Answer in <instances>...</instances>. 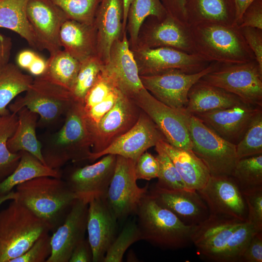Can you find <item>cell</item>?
Here are the masks:
<instances>
[{
  "instance_id": "cell-1",
  "label": "cell",
  "mask_w": 262,
  "mask_h": 262,
  "mask_svg": "<svg viewBox=\"0 0 262 262\" xmlns=\"http://www.w3.org/2000/svg\"><path fill=\"white\" fill-rule=\"evenodd\" d=\"M15 188L16 199L45 222L52 232L62 223L77 199L61 178L38 177Z\"/></svg>"
},
{
  "instance_id": "cell-2",
  "label": "cell",
  "mask_w": 262,
  "mask_h": 262,
  "mask_svg": "<svg viewBox=\"0 0 262 262\" xmlns=\"http://www.w3.org/2000/svg\"><path fill=\"white\" fill-rule=\"evenodd\" d=\"M94 142V129L83 104L73 101L66 113L65 123L42 150L46 164L59 169L69 161L89 160Z\"/></svg>"
},
{
  "instance_id": "cell-3",
  "label": "cell",
  "mask_w": 262,
  "mask_h": 262,
  "mask_svg": "<svg viewBox=\"0 0 262 262\" xmlns=\"http://www.w3.org/2000/svg\"><path fill=\"white\" fill-rule=\"evenodd\" d=\"M190 27L195 54L210 63L230 65L256 60L236 25L204 23Z\"/></svg>"
},
{
  "instance_id": "cell-4",
  "label": "cell",
  "mask_w": 262,
  "mask_h": 262,
  "mask_svg": "<svg viewBox=\"0 0 262 262\" xmlns=\"http://www.w3.org/2000/svg\"><path fill=\"white\" fill-rule=\"evenodd\" d=\"M49 226L16 199L0 211V262L23 254Z\"/></svg>"
},
{
  "instance_id": "cell-5",
  "label": "cell",
  "mask_w": 262,
  "mask_h": 262,
  "mask_svg": "<svg viewBox=\"0 0 262 262\" xmlns=\"http://www.w3.org/2000/svg\"><path fill=\"white\" fill-rule=\"evenodd\" d=\"M142 240L162 248H182L191 242L194 226L184 224L175 214L160 206L148 194L136 211Z\"/></svg>"
},
{
  "instance_id": "cell-6",
  "label": "cell",
  "mask_w": 262,
  "mask_h": 262,
  "mask_svg": "<svg viewBox=\"0 0 262 262\" xmlns=\"http://www.w3.org/2000/svg\"><path fill=\"white\" fill-rule=\"evenodd\" d=\"M192 151L207 167L212 176H231L238 159L236 145L217 134L195 115L187 114Z\"/></svg>"
},
{
  "instance_id": "cell-7",
  "label": "cell",
  "mask_w": 262,
  "mask_h": 262,
  "mask_svg": "<svg viewBox=\"0 0 262 262\" xmlns=\"http://www.w3.org/2000/svg\"><path fill=\"white\" fill-rule=\"evenodd\" d=\"M240 98L246 103L262 107V69L256 60L242 64L217 63L201 79Z\"/></svg>"
},
{
  "instance_id": "cell-8",
  "label": "cell",
  "mask_w": 262,
  "mask_h": 262,
  "mask_svg": "<svg viewBox=\"0 0 262 262\" xmlns=\"http://www.w3.org/2000/svg\"><path fill=\"white\" fill-rule=\"evenodd\" d=\"M23 97H17L10 103L9 110L17 114L26 107L36 113L45 123H51L59 117L74 101L68 90L47 80L36 77Z\"/></svg>"
},
{
  "instance_id": "cell-9",
  "label": "cell",
  "mask_w": 262,
  "mask_h": 262,
  "mask_svg": "<svg viewBox=\"0 0 262 262\" xmlns=\"http://www.w3.org/2000/svg\"><path fill=\"white\" fill-rule=\"evenodd\" d=\"M245 221L209 215L194 226L191 242L202 258L213 262H229L234 233Z\"/></svg>"
},
{
  "instance_id": "cell-10",
  "label": "cell",
  "mask_w": 262,
  "mask_h": 262,
  "mask_svg": "<svg viewBox=\"0 0 262 262\" xmlns=\"http://www.w3.org/2000/svg\"><path fill=\"white\" fill-rule=\"evenodd\" d=\"M134 164L133 160L116 155L115 171L105 198L117 220L136 214L148 192V185L140 187L137 184Z\"/></svg>"
},
{
  "instance_id": "cell-11",
  "label": "cell",
  "mask_w": 262,
  "mask_h": 262,
  "mask_svg": "<svg viewBox=\"0 0 262 262\" xmlns=\"http://www.w3.org/2000/svg\"><path fill=\"white\" fill-rule=\"evenodd\" d=\"M132 99L155 124L168 143L179 148L192 149L187 113L165 105L145 88Z\"/></svg>"
},
{
  "instance_id": "cell-12",
  "label": "cell",
  "mask_w": 262,
  "mask_h": 262,
  "mask_svg": "<svg viewBox=\"0 0 262 262\" xmlns=\"http://www.w3.org/2000/svg\"><path fill=\"white\" fill-rule=\"evenodd\" d=\"M217 65V63H212L195 73L173 69L155 75L140 76V78L144 87L156 99L171 108L184 111L190 88L203 76L214 69Z\"/></svg>"
},
{
  "instance_id": "cell-13",
  "label": "cell",
  "mask_w": 262,
  "mask_h": 262,
  "mask_svg": "<svg viewBox=\"0 0 262 262\" xmlns=\"http://www.w3.org/2000/svg\"><path fill=\"white\" fill-rule=\"evenodd\" d=\"M132 49L139 76L155 75L173 69L195 73L212 63L196 54L188 53L170 47L138 46Z\"/></svg>"
},
{
  "instance_id": "cell-14",
  "label": "cell",
  "mask_w": 262,
  "mask_h": 262,
  "mask_svg": "<svg viewBox=\"0 0 262 262\" xmlns=\"http://www.w3.org/2000/svg\"><path fill=\"white\" fill-rule=\"evenodd\" d=\"M206 203L209 215L247 221V210L242 193L232 176H212L197 191Z\"/></svg>"
},
{
  "instance_id": "cell-15",
  "label": "cell",
  "mask_w": 262,
  "mask_h": 262,
  "mask_svg": "<svg viewBox=\"0 0 262 262\" xmlns=\"http://www.w3.org/2000/svg\"><path fill=\"white\" fill-rule=\"evenodd\" d=\"M26 13L38 49H46L50 55L61 50L60 31L69 19L66 14L50 0H29Z\"/></svg>"
},
{
  "instance_id": "cell-16",
  "label": "cell",
  "mask_w": 262,
  "mask_h": 262,
  "mask_svg": "<svg viewBox=\"0 0 262 262\" xmlns=\"http://www.w3.org/2000/svg\"><path fill=\"white\" fill-rule=\"evenodd\" d=\"M166 140L164 136L149 117L141 110L135 125L108 147L97 153H91L89 161H95L107 154L119 155L135 162L148 148L160 141Z\"/></svg>"
},
{
  "instance_id": "cell-17",
  "label": "cell",
  "mask_w": 262,
  "mask_h": 262,
  "mask_svg": "<svg viewBox=\"0 0 262 262\" xmlns=\"http://www.w3.org/2000/svg\"><path fill=\"white\" fill-rule=\"evenodd\" d=\"M102 157L94 164L75 169L65 180L77 198L88 204L94 198L105 197L114 175L116 155Z\"/></svg>"
},
{
  "instance_id": "cell-18",
  "label": "cell",
  "mask_w": 262,
  "mask_h": 262,
  "mask_svg": "<svg viewBox=\"0 0 262 262\" xmlns=\"http://www.w3.org/2000/svg\"><path fill=\"white\" fill-rule=\"evenodd\" d=\"M141 112L133 100L121 92L113 107L94 129L92 153L102 151L130 130L137 121Z\"/></svg>"
},
{
  "instance_id": "cell-19",
  "label": "cell",
  "mask_w": 262,
  "mask_h": 262,
  "mask_svg": "<svg viewBox=\"0 0 262 262\" xmlns=\"http://www.w3.org/2000/svg\"><path fill=\"white\" fill-rule=\"evenodd\" d=\"M102 71L124 95L131 98L144 88L126 31L122 37L113 44L109 59L102 65Z\"/></svg>"
},
{
  "instance_id": "cell-20",
  "label": "cell",
  "mask_w": 262,
  "mask_h": 262,
  "mask_svg": "<svg viewBox=\"0 0 262 262\" xmlns=\"http://www.w3.org/2000/svg\"><path fill=\"white\" fill-rule=\"evenodd\" d=\"M262 107L246 102L223 109L191 114L227 141L237 144Z\"/></svg>"
},
{
  "instance_id": "cell-21",
  "label": "cell",
  "mask_w": 262,
  "mask_h": 262,
  "mask_svg": "<svg viewBox=\"0 0 262 262\" xmlns=\"http://www.w3.org/2000/svg\"><path fill=\"white\" fill-rule=\"evenodd\" d=\"M88 204L77 198L64 221L51 236V253L46 262H68L75 247L85 239Z\"/></svg>"
},
{
  "instance_id": "cell-22",
  "label": "cell",
  "mask_w": 262,
  "mask_h": 262,
  "mask_svg": "<svg viewBox=\"0 0 262 262\" xmlns=\"http://www.w3.org/2000/svg\"><path fill=\"white\" fill-rule=\"evenodd\" d=\"M148 192L160 206L172 212L187 225H196L209 215L206 203L196 190H169L155 184Z\"/></svg>"
},
{
  "instance_id": "cell-23",
  "label": "cell",
  "mask_w": 262,
  "mask_h": 262,
  "mask_svg": "<svg viewBox=\"0 0 262 262\" xmlns=\"http://www.w3.org/2000/svg\"><path fill=\"white\" fill-rule=\"evenodd\" d=\"M118 220L105 197H96L88 203L86 231L92 251V262H103L116 236Z\"/></svg>"
},
{
  "instance_id": "cell-24",
  "label": "cell",
  "mask_w": 262,
  "mask_h": 262,
  "mask_svg": "<svg viewBox=\"0 0 262 262\" xmlns=\"http://www.w3.org/2000/svg\"><path fill=\"white\" fill-rule=\"evenodd\" d=\"M144 36V45L154 48L170 47L195 54L190 26L167 13L162 18L153 17Z\"/></svg>"
},
{
  "instance_id": "cell-25",
  "label": "cell",
  "mask_w": 262,
  "mask_h": 262,
  "mask_svg": "<svg viewBox=\"0 0 262 262\" xmlns=\"http://www.w3.org/2000/svg\"><path fill=\"white\" fill-rule=\"evenodd\" d=\"M123 0H101L94 25L96 30L97 56L102 63L108 60L113 44L123 33Z\"/></svg>"
},
{
  "instance_id": "cell-26",
  "label": "cell",
  "mask_w": 262,
  "mask_h": 262,
  "mask_svg": "<svg viewBox=\"0 0 262 262\" xmlns=\"http://www.w3.org/2000/svg\"><path fill=\"white\" fill-rule=\"evenodd\" d=\"M158 144L172 162L186 188L197 191L205 186L211 174L205 164L192 149L177 147L165 140Z\"/></svg>"
},
{
  "instance_id": "cell-27",
  "label": "cell",
  "mask_w": 262,
  "mask_h": 262,
  "mask_svg": "<svg viewBox=\"0 0 262 262\" xmlns=\"http://www.w3.org/2000/svg\"><path fill=\"white\" fill-rule=\"evenodd\" d=\"M184 112L188 114L229 108L245 102L236 95L201 79L190 88Z\"/></svg>"
},
{
  "instance_id": "cell-28",
  "label": "cell",
  "mask_w": 262,
  "mask_h": 262,
  "mask_svg": "<svg viewBox=\"0 0 262 262\" xmlns=\"http://www.w3.org/2000/svg\"><path fill=\"white\" fill-rule=\"evenodd\" d=\"M184 9L189 26L204 23L235 25L234 0H185Z\"/></svg>"
},
{
  "instance_id": "cell-29",
  "label": "cell",
  "mask_w": 262,
  "mask_h": 262,
  "mask_svg": "<svg viewBox=\"0 0 262 262\" xmlns=\"http://www.w3.org/2000/svg\"><path fill=\"white\" fill-rule=\"evenodd\" d=\"M59 40L62 48L81 62L97 55V35L94 25L68 19L61 27Z\"/></svg>"
},
{
  "instance_id": "cell-30",
  "label": "cell",
  "mask_w": 262,
  "mask_h": 262,
  "mask_svg": "<svg viewBox=\"0 0 262 262\" xmlns=\"http://www.w3.org/2000/svg\"><path fill=\"white\" fill-rule=\"evenodd\" d=\"M17 115V125L7 141V147L13 153L27 151L47 165L43 157L41 144L36 134L38 115L26 107L22 108Z\"/></svg>"
},
{
  "instance_id": "cell-31",
  "label": "cell",
  "mask_w": 262,
  "mask_h": 262,
  "mask_svg": "<svg viewBox=\"0 0 262 262\" xmlns=\"http://www.w3.org/2000/svg\"><path fill=\"white\" fill-rule=\"evenodd\" d=\"M20 152V158L16 167L10 176L0 183V195L8 193L17 185L36 178L62 177L59 169L52 168L44 164L27 151Z\"/></svg>"
},
{
  "instance_id": "cell-32",
  "label": "cell",
  "mask_w": 262,
  "mask_h": 262,
  "mask_svg": "<svg viewBox=\"0 0 262 262\" xmlns=\"http://www.w3.org/2000/svg\"><path fill=\"white\" fill-rule=\"evenodd\" d=\"M29 0H0V28L11 30L24 39L32 48L38 46L28 19L26 7Z\"/></svg>"
},
{
  "instance_id": "cell-33",
  "label": "cell",
  "mask_w": 262,
  "mask_h": 262,
  "mask_svg": "<svg viewBox=\"0 0 262 262\" xmlns=\"http://www.w3.org/2000/svg\"><path fill=\"white\" fill-rule=\"evenodd\" d=\"M80 66L81 62L61 49L50 55L47 61L45 71L41 76L70 92Z\"/></svg>"
},
{
  "instance_id": "cell-34",
  "label": "cell",
  "mask_w": 262,
  "mask_h": 262,
  "mask_svg": "<svg viewBox=\"0 0 262 262\" xmlns=\"http://www.w3.org/2000/svg\"><path fill=\"white\" fill-rule=\"evenodd\" d=\"M33 79L12 63H9L0 71V116L10 113L7 109L9 105L18 95L28 89Z\"/></svg>"
},
{
  "instance_id": "cell-35",
  "label": "cell",
  "mask_w": 262,
  "mask_h": 262,
  "mask_svg": "<svg viewBox=\"0 0 262 262\" xmlns=\"http://www.w3.org/2000/svg\"><path fill=\"white\" fill-rule=\"evenodd\" d=\"M167 12L161 0H132L128 12L127 26L133 46L138 43L140 28L149 16L161 19Z\"/></svg>"
},
{
  "instance_id": "cell-36",
  "label": "cell",
  "mask_w": 262,
  "mask_h": 262,
  "mask_svg": "<svg viewBox=\"0 0 262 262\" xmlns=\"http://www.w3.org/2000/svg\"><path fill=\"white\" fill-rule=\"evenodd\" d=\"M17 123V114L10 112L0 116V183L13 172L20 158V152H12L7 146V141L15 132Z\"/></svg>"
},
{
  "instance_id": "cell-37",
  "label": "cell",
  "mask_w": 262,
  "mask_h": 262,
  "mask_svg": "<svg viewBox=\"0 0 262 262\" xmlns=\"http://www.w3.org/2000/svg\"><path fill=\"white\" fill-rule=\"evenodd\" d=\"M241 191L262 187V154L239 159L231 176Z\"/></svg>"
},
{
  "instance_id": "cell-38",
  "label": "cell",
  "mask_w": 262,
  "mask_h": 262,
  "mask_svg": "<svg viewBox=\"0 0 262 262\" xmlns=\"http://www.w3.org/2000/svg\"><path fill=\"white\" fill-rule=\"evenodd\" d=\"M102 65L97 55L90 57L81 62L75 82L70 90L74 101L83 104L86 94L101 73Z\"/></svg>"
},
{
  "instance_id": "cell-39",
  "label": "cell",
  "mask_w": 262,
  "mask_h": 262,
  "mask_svg": "<svg viewBox=\"0 0 262 262\" xmlns=\"http://www.w3.org/2000/svg\"><path fill=\"white\" fill-rule=\"evenodd\" d=\"M59 7L69 19L87 25H94L97 11L101 0H50Z\"/></svg>"
},
{
  "instance_id": "cell-40",
  "label": "cell",
  "mask_w": 262,
  "mask_h": 262,
  "mask_svg": "<svg viewBox=\"0 0 262 262\" xmlns=\"http://www.w3.org/2000/svg\"><path fill=\"white\" fill-rule=\"evenodd\" d=\"M239 159L262 154V110L254 117L241 140L236 145Z\"/></svg>"
},
{
  "instance_id": "cell-41",
  "label": "cell",
  "mask_w": 262,
  "mask_h": 262,
  "mask_svg": "<svg viewBox=\"0 0 262 262\" xmlns=\"http://www.w3.org/2000/svg\"><path fill=\"white\" fill-rule=\"evenodd\" d=\"M141 235L135 220L127 223L109 247L103 262H121L127 249L141 240Z\"/></svg>"
},
{
  "instance_id": "cell-42",
  "label": "cell",
  "mask_w": 262,
  "mask_h": 262,
  "mask_svg": "<svg viewBox=\"0 0 262 262\" xmlns=\"http://www.w3.org/2000/svg\"><path fill=\"white\" fill-rule=\"evenodd\" d=\"M155 147L157 153L155 157L159 164L158 181L155 185L169 190L187 189L174 164L164 150L158 143Z\"/></svg>"
},
{
  "instance_id": "cell-43",
  "label": "cell",
  "mask_w": 262,
  "mask_h": 262,
  "mask_svg": "<svg viewBox=\"0 0 262 262\" xmlns=\"http://www.w3.org/2000/svg\"><path fill=\"white\" fill-rule=\"evenodd\" d=\"M51 253V236L46 232L39 236L23 254L10 262H46Z\"/></svg>"
},
{
  "instance_id": "cell-44",
  "label": "cell",
  "mask_w": 262,
  "mask_h": 262,
  "mask_svg": "<svg viewBox=\"0 0 262 262\" xmlns=\"http://www.w3.org/2000/svg\"><path fill=\"white\" fill-rule=\"evenodd\" d=\"M116 87L113 81L101 70L97 80L85 96L83 102L84 110L87 111L103 101Z\"/></svg>"
},
{
  "instance_id": "cell-45",
  "label": "cell",
  "mask_w": 262,
  "mask_h": 262,
  "mask_svg": "<svg viewBox=\"0 0 262 262\" xmlns=\"http://www.w3.org/2000/svg\"><path fill=\"white\" fill-rule=\"evenodd\" d=\"M247 210V221L262 231V187L241 191Z\"/></svg>"
},
{
  "instance_id": "cell-46",
  "label": "cell",
  "mask_w": 262,
  "mask_h": 262,
  "mask_svg": "<svg viewBox=\"0 0 262 262\" xmlns=\"http://www.w3.org/2000/svg\"><path fill=\"white\" fill-rule=\"evenodd\" d=\"M134 171L137 180H150L157 178L159 163L156 157L146 151L135 161Z\"/></svg>"
},
{
  "instance_id": "cell-47",
  "label": "cell",
  "mask_w": 262,
  "mask_h": 262,
  "mask_svg": "<svg viewBox=\"0 0 262 262\" xmlns=\"http://www.w3.org/2000/svg\"><path fill=\"white\" fill-rule=\"evenodd\" d=\"M121 92L118 88H115L103 101L88 111H84L86 116L94 129L103 116L113 107Z\"/></svg>"
},
{
  "instance_id": "cell-48",
  "label": "cell",
  "mask_w": 262,
  "mask_h": 262,
  "mask_svg": "<svg viewBox=\"0 0 262 262\" xmlns=\"http://www.w3.org/2000/svg\"><path fill=\"white\" fill-rule=\"evenodd\" d=\"M240 28L256 61L262 69V29L249 27Z\"/></svg>"
},
{
  "instance_id": "cell-49",
  "label": "cell",
  "mask_w": 262,
  "mask_h": 262,
  "mask_svg": "<svg viewBox=\"0 0 262 262\" xmlns=\"http://www.w3.org/2000/svg\"><path fill=\"white\" fill-rule=\"evenodd\" d=\"M238 27L262 29V0H254L247 7L242 16Z\"/></svg>"
},
{
  "instance_id": "cell-50",
  "label": "cell",
  "mask_w": 262,
  "mask_h": 262,
  "mask_svg": "<svg viewBox=\"0 0 262 262\" xmlns=\"http://www.w3.org/2000/svg\"><path fill=\"white\" fill-rule=\"evenodd\" d=\"M262 262V231L257 232L249 241L239 262Z\"/></svg>"
},
{
  "instance_id": "cell-51",
  "label": "cell",
  "mask_w": 262,
  "mask_h": 262,
  "mask_svg": "<svg viewBox=\"0 0 262 262\" xmlns=\"http://www.w3.org/2000/svg\"><path fill=\"white\" fill-rule=\"evenodd\" d=\"M92 251L88 241L84 239L74 249L68 262H92Z\"/></svg>"
},
{
  "instance_id": "cell-52",
  "label": "cell",
  "mask_w": 262,
  "mask_h": 262,
  "mask_svg": "<svg viewBox=\"0 0 262 262\" xmlns=\"http://www.w3.org/2000/svg\"><path fill=\"white\" fill-rule=\"evenodd\" d=\"M167 13L181 22L187 23L184 4L185 0H161Z\"/></svg>"
},
{
  "instance_id": "cell-53",
  "label": "cell",
  "mask_w": 262,
  "mask_h": 262,
  "mask_svg": "<svg viewBox=\"0 0 262 262\" xmlns=\"http://www.w3.org/2000/svg\"><path fill=\"white\" fill-rule=\"evenodd\" d=\"M12 48L11 38L0 32V71L9 63Z\"/></svg>"
},
{
  "instance_id": "cell-54",
  "label": "cell",
  "mask_w": 262,
  "mask_h": 262,
  "mask_svg": "<svg viewBox=\"0 0 262 262\" xmlns=\"http://www.w3.org/2000/svg\"><path fill=\"white\" fill-rule=\"evenodd\" d=\"M37 55L31 50L26 49L20 51L16 57L17 66L20 68L28 70Z\"/></svg>"
},
{
  "instance_id": "cell-55",
  "label": "cell",
  "mask_w": 262,
  "mask_h": 262,
  "mask_svg": "<svg viewBox=\"0 0 262 262\" xmlns=\"http://www.w3.org/2000/svg\"><path fill=\"white\" fill-rule=\"evenodd\" d=\"M46 64L47 61L37 55L28 70L32 75L36 77L41 76L45 71Z\"/></svg>"
},
{
  "instance_id": "cell-56",
  "label": "cell",
  "mask_w": 262,
  "mask_h": 262,
  "mask_svg": "<svg viewBox=\"0 0 262 262\" xmlns=\"http://www.w3.org/2000/svg\"><path fill=\"white\" fill-rule=\"evenodd\" d=\"M254 0H234L236 9L235 21L236 25L239 26L244 12Z\"/></svg>"
},
{
  "instance_id": "cell-57",
  "label": "cell",
  "mask_w": 262,
  "mask_h": 262,
  "mask_svg": "<svg viewBox=\"0 0 262 262\" xmlns=\"http://www.w3.org/2000/svg\"><path fill=\"white\" fill-rule=\"evenodd\" d=\"M132 0H123V32L126 31L127 22V16L130 5Z\"/></svg>"
},
{
  "instance_id": "cell-58",
  "label": "cell",
  "mask_w": 262,
  "mask_h": 262,
  "mask_svg": "<svg viewBox=\"0 0 262 262\" xmlns=\"http://www.w3.org/2000/svg\"><path fill=\"white\" fill-rule=\"evenodd\" d=\"M16 198V194L14 190L5 194L0 195V206L6 201H10Z\"/></svg>"
}]
</instances>
